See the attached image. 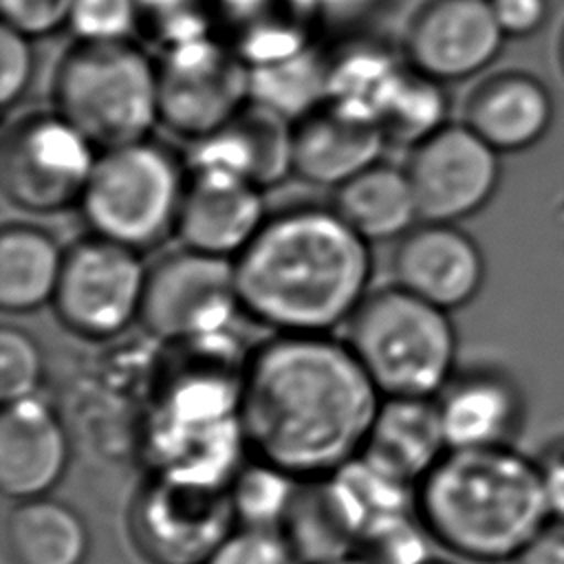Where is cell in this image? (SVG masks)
Instances as JSON below:
<instances>
[{
  "instance_id": "1",
  "label": "cell",
  "mask_w": 564,
  "mask_h": 564,
  "mask_svg": "<svg viewBox=\"0 0 564 564\" xmlns=\"http://www.w3.org/2000/svg\"><path fill=\"white\" fill-rule=\"evenodd\" d=\"M381 399L346 339L271 333L247 352L240 425L258 460L315 480L361 454Z\"/></svg>"
},
{
  "instance_id": "2",
  "label": "cell",
  "mask_w": 564,
  "mask_h": 564,
  "mask_svg": "<svg viewBox=\"0 0 564 564\" xmlns=\"http://www.w3.org/2000/svg\"><path fill=\"white\" fill-rule=\"evenodd\" d=\"M240 308L271 333H333L372 291V249L333 205L271 212L234 258Z\"/></svg>"
},
{
  "instance_id": "3",
  "label": "cell",
  "mask_w": 564,
  "mask_h": 564,
  "mask_svg": "<svg viewBox=\"0 0 564 564\" xmlns=\"http://www.w3.org/2000/svg\"><path fill=\"white\" fill-rule=\"evenodd\" d=\"M414 509L432 540L482 564L513 562L551 522L538 460L511 445L447 449L416 482Z\"/></svg>"
},
{
  "instance_id": "4",
  "label": "cell",
  "mask_w": 564,
  "mask_h": 564,
  "mask_svg": "<svg viewBox=\"0 0 564 564\" xmlns=\"http://www.w3.org/2000/svg\"><path fill=\"white\" fill-rule=\"evenodd\" d=\"M51 108L99 152L150 139L161 126L156 57L134 40H75L53 68Z\"/></svg>"
},
{
  "instance_id": "5",
  "label": "cell",
  "mask_w": 564,
  "mask_h": 564,
  "mask_svg": "<svg viewBox=\"0 0 564 564\" xmlns=\"http://www.w3.org/2000/svg\"><path fill=\"white\" fill-rule=\"evenodd\" d=\"M344 339L381 397L434 399L458 370L449 311L394 282L364 297Z\"/></svg>"
},
{
  "instance_id": "6",
  "label": "cell",
  "mask_w": 564,
  "mask_h": 564,
  "mask_svg": "<svg viewBox=\"0 0 564 564\" xmlns=\"http://www.w3.org/2000/svg\"><path fill=\"white\" fill-rule=\"evenodd\" d=\"M185 181V161L152 137L108 148L77 209L90 234L145 253L176 236Z\"/></svg>"
},
{
  "instance_id": "7",
  "label": "cell",
  "mask_w": 564,
  "mask_h": 564,
  "mask_svg": "<svg viewBox=\"0 0 564 564\" xmlns=\"http://www.w3.org/2000/svg\"><path fill=\"white\" fill-rule=\"evenodd\" d=\"M97 156L99 150L53 108L24 112L2 134V194L31 216L79 207Z\"/></svg>"
},
{
  "instance_id": "8",
  "label": "cell",
  "mask_w": 564,
  "mask_h": 564,
  "mask_svg": "<svg viewBox=\"0 0 564 564\" xmlns=\"http://www.w3.org/2000/svg\"><path fill=\"white\" fill-rule=\"evenodd\" d=\"M145 278L139 251L88 231L64 251L51 308L75 337L108 341L139 322Z\"/></svg>"
},
{
  "instance_id": "9",
  "label": "cell",
  "mask_w": 564,
  "mask_h": 564,
  "mask_svg": "<svg viewBox=\"0 0 564 564\" xmlns=\"http://www.w3.org/2000/svg\"><path fill=\"white\" fill-rule=\"evenodd\" d=\"M161 126L198 141L251 101V66L218 35L163 48L156 57Z\"/></svg>"
},
{
  "instance_id": "10",
  "label": "cell",
  "mask_w": 564,
  "mask_h": 564,
  "mask_svg": "<svg viewBox=\"0 0 564 564\" xmlns=\"http://www.w3.org/2000/svg\"><path fill=\"white\" fill-rule=\"evenodd\" d=\"M240 311L229 258L181 247L148 267L139 324L163 344L227 333Z\"/></svg>"
},
{
  "instance_id": "11",
  "label": "cell",
  "mask_w": 564,
  "mask_h": 564,
  "mask_svg": "<svg viewBox=\"0 0 564 564\" xmlns=\"http://www.w3.org/2000/svg\"><path fill=\"white\" fill-rule=\"evenodd\" d=\"M229 489L152 476L130 507V535L150 564H205L236 531Z\"/></svg>"
},
{
  "instance_id": "12",
  "label": "cell",
  "mask_w": 564,
  "mask_h": 564,
  "mask_svg": "<svg viewBox=\"0 0 564 564\" xmlns=\"http://www.w3.org/2000/svg\"><path fill=\"white\" fill-rule=\"evenodd\" d=\"M403 170L421 220L456 225L494 198L502 174L500 152L465 121H449L408 148Z\"/></svg>"
},
{
  "instance_id": "13",
  "label": "cell",
  "mask_w": 564,
  "mask_h": 564,
  "mask_svg": "<svg viewBox=\"0 0 564 564\" xmlns=\"http://www.w3.org/2000/svg\"><path fill=\"white\" fill-rule=\"evenodd\" d=\"M505 40L489 0H425L405 26L401 51L414 70L452 84L489 68Z\"/></svg>"
},
{
  "instance_id": "14",
  "label": "cell",
  "mask_w": 564,
  "mask_h": 564,
  "mask_svg": "<svg viewBox=\"0 0 564 564\" xmlns=\"http://www.w3.org/2000/svg\"><path fill=\"white\" fill-rule=\"evenodd\" d=\"M392 282L425 302L456 311L485 284L480 245L456 223H416L392 251Z\"/></svg>"
},
{
  "instance_id": "15",
  "label": "cell",
  "mask_w": 564,
  "mask_h": 564,
  "mask_svg": "<svg viewBox=\"0 0 564 564\" xmlns=\"http://www.w3.org/2000/svg\"><path fill=\"white\" fill-rule=\"evenodd\" d=\"M269 212L264 189L231 172L187 167L176 236L181 247L234 260Z\"/></svg>"
},
{
  "instance_id": "16",
  "label": "cell",
  "mask_w": 564,
  "mask_h": 564,
  "mask_svg": "<svg viewBox=\"0 0 564 564\" xmlns=\"http://www.w3.org/2000/svg\"><path fill=\"white\" fill-rule=\"evenodd\" d=\"M70 463V436L59 412L40 394L2 403L0 489L7 498L48 496Z\"/></svg>"
},
{
  "instance_id": "17",
  "label": "cell",
  "mask_w": 564,
  "mask_h": 564,
  "mask_svg": "<svg viewBox=\"0 0 564 564\" xmlns=\"http://www.w3.org/2000/svg\"><path fill=\"white\" fill-rule=\"evenodd\" d=\"M185 165L231 172L260 189L275 187L293 174V121L251 99L229 123L192 141Z\"/></svg>"
},
{
  "instance_id": "18",
  "label": "cell",
  "mask_w": 564,
  "mask_h": 564,
  "mask_svg": "<svg viewBox=\"0 0 564 564\" xmlns=\"http://www.w3.org/2000/svg\"><path fill=\"white\" fill-rule=\"evenodd\" d=\"M386 145L388 139L372 119L324 101L293 121V176L337 189L381 161Z\"/></svg>"
},
{
  "instance_id": "19",
  "label": "cell",
  "mask_w": 564,
  "mask_h": 564,
  "mask_svg": "<svg viewBox=\"0 0 564 564\" xmlns=\"http://www.w3.org/2000/svg\"><path fill=\"white\" fill-rule=\"evenodd\" d=\"M434 399L447 449L507 447L524 419L520 388L496 368L456 370Z\"/></svg>"
},
{
  "instance_id": "20",
  "label": "cell",
  "mask_w": 564,
  "mask_h": 564,
  "mask_svg": "<svg viewBox=\"0 0 564 564\" xmlns=\"http://www.w3.org/2000/svg\"><path fill=\"white\" fill-rule=\"evenodd\" d=\"M214 33L251 68L317 44L324 26L315 0H212Z\"/></svg>"
},
{
  "instance_id": "21",
  "label": "cell",
  "mask_w": 564,
  "mask_h": 564,
  "mask_svg": "<svg viewBox=\"0 0 564 564\" xmlns=\"http://www.w3.org/2000/svg\"><path fill=\"white\" fill-rule=\"evenodd\" d=\"M463 115V121L500 154L522 152L549 132L553 99L533 75L505 70L469 93Z\"/></svg>"
},
{
  "instance_id": "22",
  "label": "cell",
  "mask_w": 564,
  "mask_h": 564,
  "mask_svg": "<svg viewBox=\"0 0 564 564\" xmlns=\"http://www.w3.org/2000/svg\"><path fill=\"white\" fill-rule=\"evenodd\" d=\"M447 452L436 399L383 397L361 456L416 485Z\"/></svg>"
},
{
  "instance_id": "23",
  "label": "cell",
  "mask_w": 564,
  "mask_h": 564,
  "mask_svg": "<svg viewBox=\"0 0 564 564\" xmlns=\"http://www.w3.org/2000/svg\"><path fill=\"white\" fill-rule=\"evenodd\" d=\"M330 205L370 245L399 240L421 223L403 165L383 159L333 189Z\"/></svg>"
},
{
  "instance_id": "24",
  "label": "cell",
  "mask_w": 564,
  "mask_h": 564,
  "mask_svg": "<svg viewBox=\"0 0 564 564\" xmlns=\"http://www.w3.org/2000/svg\"><path fill=\"white\" fill-rule=\"evenodd\" d=\"M405 66L401 46L397 48L386 37L370 31L346 33L328 48L326 101L375 121L381 101Z\"/></svg>"
},
{
  "instance_id": "25",
  "label": "cell",
  "mask_w": 564,
  "mask_h": 564,
  "mask_svg": "<svg viewBox=\"0 0 564 564\" xmlns=\"http://www.w3.org/2000/svg\"><path fill=\"white\" fill-rule=\"evenodd\" d=\"M64 247L33 223H7L0 231V306L4 313L26 315L51 306Z\"/></svg>"
},
{
  "instance_id": "26",
  "label": "cell",
  "mask_w": 564,
  "mask_h": 564,
  "mask_svg": "<svg viewBox=\"0 0 564 564\" xmlns=\"http://www.w3.org/2000/svg\"><path fill=\"white\" fill-rule=\"evenodd\" d=\"M4 535L13 564H84L90 553L84 518L48 496L20 500L7 518Z\"/></svg>"
},
{
  "instance_id": "27",
  "label": "cell",
  "mask_w": 564,
  "mask_h": 564,
  "mask_svg": "<svg viewBox=\"0 0 564 564\" xmlns=\"http://www.w3.org/2000/svg\"><path fill=\"white\" fill-rule=\"evenodd\" d=\"M293 553L304 564H324L357 555V533L326 478L302 480L293 507L282 524Z\"/></svg>"
},
{
  "instance_id": "28",
  "label": "cell",
  "mask_w": 564,
  "mask_h": 564,
  "mask_svg": "<svg viewBox=\"0 0 564 564\" xmlns=\"http://www.w3.org/2000/svg\"><path fill=\"white\" fill-rule=\"evenodd\" d=\"M251 99L297 121L328 99V48L315 44L293 57L251 68Z\"/></svg>"
},
{
  "instance_id": "29",
  "label": "cell",
  "mask_w": 564,
  "mask_h": 564,
  "mask_svg": "<svg viewBox=\"0 0 564 564\" xmlns=\"http://www.w3.org/2000/svg\"><path fill=\"white\" fill-rule=\"evenodd\" d=\"M449 115V95L445 84L414 70L410 64L388 90L377 110V126L388 143L412 148L445 123Z\"/></svg>"
},
{
  "instance_id": "30",
  "label": "cell",
  "mask_w": 564,
  "mask_h": 564,
  "mask_svg": "<svg viewBox=\"0 0 564 564\" xmlns=\"http://www.w3.org/2000/svg\"><path fill=\"white\" fill-rule=\"evenodd\" d=\"M302 480L258 460L242 465L229 485L236 520L251 529H280L293 507Z\"/></svg>"
},
{
  "instance_id": "31",
  "label": "cell",
  "mask_w": 564,
  "mask_h": 564,
  "mask_svg": "<svg viewBox=\"0 0 564 564\" xmlns=\"http://www.w3.org/2000/svg\"><path fill=\"white\" fill-rule=\"evenodd\" d=\"M139 33L161 51L214 33L212 0H139Z\"/></svg>"
},
{
  "instance_id": "32",
  "label": "cell",
  "mask_w": 564,
  "mask_h": 564,
  "mask_svg": "<svg viewBox=\"0 0 564 564\" xmlns=\"http://www.w3.org/2000/svg\"><path fill=\"white\" fill-rule=\"evenodd\" d=\"M46 379L40 341L15 324L0 328V399L2 403L37 397Z\"/></svg>"
},
{
  "instance_id": "33",
  "label": "cell",
  "mask_w": 564,
  "mask_h": 564,
  "mask_svg": "<svg viewBox=\"0 0 564 564\" xmlns=\"http://www.w3.org/2000/svg\"><path fill=\"white\" fill-rule=\"evenodd\" d=\"M427 538L423 522L405 513L372 529L361 540L357 555L368 564H425L430 562Z\"/></svg>"
},
{
  "instance_id": "34",
  "label": "cell",
  "mask_w": 564,
  "mask_h": 564,
  "mask_svg": "<svg viewBox=\"0 0 564 564\" xmlns=\"http://www.w3.org/2000/svg\"><path fill=\"white\" fill-rule=\"evenodd\" d=\"M68 29L75 40H132L139 33V0H75Z\"/></svg>"
},
{
  "instance_id": "35",
  "label": "cell",
  "mask_w": 564,
  "mask_h": 564,
  "mask_svg": "<svg viewBox=\"0 0 564 564\" xmlns=\"http://www.w3.org/2000/svg\"><path fill=\"white\" fill-rule=\"evenodd\" d=\"M280 529H236L205 564H297Z\"/></svg>"
},
{
  "instance_id": "36",
  "label": "cell",
  "mask_w": 564,
  "mask_h": 564,
  "mask_svg": "<svg viewBox=\"0 0 564 564\" xmlns=\"http://www.w3.org/2000/svg\"><path fill=\"white\" fill-rule=\"evenodd\" d=\"M37 70V53L33 37L0 26V106L4 112L13 110L31 90Z\"/></svg>"
},
{
  "instance_id": "37",
  "label": "cell",
  "mask_w": 564,
  "mask_h": 564,
  "mask_svg": "<svg viewBox=\"0 0 564 564\" xmlns=\"http://www.w3.org/2000/svg\"><path fill=\"white\" fill-rule=\"evenodd\" d=\"M75 0H0L2 24L37 40L68 26Z\"/></svg>"
},
{
  "instance_id": "38",
  "label": "cell",
  "mask_w": 564,
  "mask_h": 564,
  "mask_svg": "<svg viewBox=\"0 0 564 564\" xmlns=\"http://www.w3.org/2000/svg\"><path fill=\"white\" fill-rule=\"evenodd\" d=\"M392 0H315L324 26L346 33L368 31V24L379 18Z\"/></svg>"
},
{
  "instance_id": "39",
  "label": "cell",
  "mask_w": 564,
  "mask_h": 564,
  "mask_svg": "<svg viewBox=\"0 0 564 564\" xmlns=\"http://www.w3.org/2000/svg\"><path fill=\"white\" fill-rule=\"evenodd\" d=\"M489 4L502 33L516 40L538 33L551 15V0H489Z\"/></svg>"
},
{
  "instance_id": "40",
  "label": "cell",
  "mask_w": 564,
  "mask_h": 564,
  "mask_svg": "<svg viewBox=\"0 0 564 564\" xmlns=\"http://www.w3.org/2000/svg\"><path fill=\"white\" fill-rule=\"evenodd\" d=\"M551 520L564 522V438L544 449L538 460Z\"/></svg>"
},
{
  "instance_id": "41",
  "label": "cell",
  "mask_w": 564,
  "mask_h": 564,
  "mask_svg": "<svg viewBox=\"0 0 564 564\" xmlns=\"http://www.w3.org/2000/svg\"><path fill=\"white\" fill-rule=\"evenodd\" d=\"M513 564H564V522L551 520L516 555Z\"/></svg>"
},
{
  "instance_id": "42",
  "label": "cell",
  "mask_w": 564,
  "mask_h": 564,
  "mask_svg": "<svg viewBox=\"0 0 564 564\" xmlns=\"http://www.w3.org/2000/svg\"><path fill=\"white\" fill-rule=\"evenodd\" d=\"M324 564H368L361 555H346V557H339V560H333V562H324Z\"/></svg>"
},
{
  "instance_id": "43",
  "label": "cell",
  "mask_w": 564,
  "mask_h": 564,
  "mask_svg": "<svg viewBox=\"0 0 564 564\" xmlns=\"http://www.w3.org/2000/svg\"><path fill=\"white\" fill-rule=\"evenodd\" d=\"M425 564H452V562H438V560H430V562H425Z\"/></svg>"
},
{
  "instance_id": "44",
  "label": "cell",
  "mask_w": 564,
  "mask_h": 564,
  "mask_svg": "<svg viewBox=\"0 0 564 564\" xmlns=\"http://www.w3.org/2000/svg\"><path fill=\"white\" fill-rule=\"evenodd\" d=\"M562 59H564V37H562Z\"/></svg>"
}]
</instances>
